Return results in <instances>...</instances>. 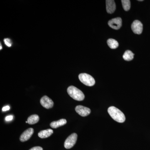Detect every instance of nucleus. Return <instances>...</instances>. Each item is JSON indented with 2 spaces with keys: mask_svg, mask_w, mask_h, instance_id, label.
Returning a JSON list of instances; mask_svg holds the SVG:
<instances>
[{
  "mask_svg": "<svg viewBox=\"0 0 150 150\" xmlns=\"http://www.w3.org/2000/svg\"><path fill=\"white\" fill-rule=\"evenodd\" d=\"M108 112L111 118L118 123H123L126 120L124 113L117 108L110 106L108 109Z\"/></svg>",
  "mask_w": 150,
  "mask_h": 150,
  "instance_id": "obj_1",
  "label": "nucleus"
},
{
  "mask_svg": "<svg viewBox=\"0 0 150 150\" xmlns=\"http://www.w3.org/2000/svg\"><path fill=\"white\" fill-rule=\"evenodd\" d=\"M67 92L69 95L75 100L82 101L84 99V94L82 91L74 86L69 87L67 89Z\"/></svg>",
  "mask_w": 150,
  "mask_h": 150,
  "instance_id": "obj_2",
  "label": "nucleus"
},
{
  "mask_svg": "<svg viewBox=\"0 0 150 150\" xmlns=\"http://www.w3.org/2000/svg\"><path fill=\"white\" fill-rule=\"evenodd\" d=\"M80 81L84 84L89 86H93L95 83L94 79L91 75L83 73L81 74L79 76Z\"/></svg>",
  "mask_w": 150,
  "mask_h": 150,
  "instance_id": "obj_3",
  "label": "nucleus"
},
{
  "mask_svg": "<svg viewBox=\"0 0 150 150\" xmlns=\"http://www.w3.org/2000/svg\"><path fill=\"white\" fill-rule=\"evenodd\" d=\"M77 134L73 133L67 138L64 143V147L67 149L72 148L76 144L77 139Z\"/></svg>",
  "mask_w": 150,
  "mask_h": 150,
  "instance_id": "obj_4",
  "label": "nucleus"
},
{
  "mask_svg": "<svg viewBox=\"0 0 150 150\" xmlns=\"http://www.w3.org/2000/svg\"><path fill=\"white\" fill-rule=\"evenodd\" d=\"M75 110L79 115L83 117L87 116L91 112V110L89 108L81 105H77L75 108Z\"/></svg>",
  "mask_w": 150,
  "mask_h": 150,
  "instance_id": "obj_5",
  "label": "nucleus"
},
{
  "mask_svg": "<svg viewBox=\"0 0 150 150\" xmlns=\"http://www.w3.org/2000/svg\"><path fill=\"white\" fill-rule=\"evenodd\" d=\"M122 19L121 18H116L112 19L108 22L109 26L111 28L115 30L120 29L122 26Z\"/></svg>",
  "mask_w": 150,
  "mask_h": 150,
  "instance_id": "obj_6",
  "label": "nucleus"
},
{
  "mask_svg": "<svg viewBox=\"0 0 150 150\" xmlns=\"http://www.w3.org/2000/svg\"><path fill=\"white\" fill-rule=\"evenodd\" d=\"M40 103L43 107L46 109H50L54 106V102L48 97L45 96L40 99Z\"/></svg>",
  "mask_w": 150,
  "mask_h": 150,
  "instance_id": "obj_7",
  "label": "nucleus"
},
{
  "mask_svg": "<svg viewBox=\"0 0 150 150\" xmlns=\"http://www.w3.org/2000/svg\"><path fill=\"white\" fill-rule=\"evenodd\" d=\"M131 29L134 33L141 34L143 31V24L139 21H135L131 25Z\"/></svg>",
  "mask_w": 150,
  "mask_h": 150,
  "instance_id": "obj_8",
  "label": "nucleus"
},
{
  "mask_svg": "<svg viewBox=\"0 0 150 150\" xmlns=\"http://www.w3.org/2000/svg\"><path fill=\"white\" fill-rule=\"evenodd\" d=\"M34 132V130L33 128H29L24 131L20 137L21 142H26L30 139L32 137Z\"/></svg>",
  "mask_w": 150,
  "mask_h": 150,
  "instance_id": "obj_9",
  "label": "nucleus"
},
{
  "mask_svg": "<svg viewBox=\"0 0 150 150\" xmlns=\"http://www.w3.org/2000/svg\"><path fill=\"white\" fill-rule=\"evenodd\" d=\"M106 11L108 13H114L116 9L115 1L113 0H106Z\"/></svg>",
  "mask_w": 150,
  "mask_h": 150,
  "instance_id": "obj_10",
  "label": "nucleus"
},
{
  "mask_svg": "<svg viewBox=\"0 0 150 150\" xmlns=\"http://www.w3.org/2000/svg\"><path fill=\"white\" fill-rule=\"evenodd\" d=\"M67 123V120L65 119H61L58 121H54L50 123V126L53 129H56L65 125Z\"/></svg>",
  "mask_w": 150,
  "mask_h": 150,
  "instance_id": "obj_11",
  "label": "nucleus"
},
{
  "mask_svg": "<svg viewBox=\"0 0 150 150\" xmlns=\"http://www.w3.org/2000/svg\"><path fill=\"white\" fill-rule=\"evenodd\" d=\"M53 130L51 129H47L46 130H43L38 133V136L41 139H45L50 137L53 134Z\"/></svg>",
  "mask_w": 150,
  "mask_h": 150,
  "instance_id": "obj_12",
  "label": "nucleus"
},
{
  "mask_svg": "<svg viewBox=\"0 0 150 150\" xmlns=\"http://www.w3.org/2000/svg\"><path fill=\"white\" fill-rule=\"evenodd\" d=\"M39 120V117L38 115L36 114H34L30 116L28 118V123L29 124H35V123H37Z\"/></svg>",
  "mask_w": 150,
  "mask_h": 150,
  "instance_id": "obj_13",
  "label": "nucleus"
},
{
  "mask_svg": "<svg viewBox=\"0 0 150 150\" xmlns=\"http://www.w3.org/2000/svg\"><path fill=\"white\" fill-rule=\"evenodd\" d=\"M134 55L132 51L128 50L123 54V59L126 61H131L134 59Z\"/></svg>",
  "mask_w": 150,
  "mask_h": 150,
  "instance_id": "obj_14",
  "label": "nucleus"
},
{
  "mask_svg": "<svg viewBox=\"0 0 150 150\" xmlns=\"http://www.w3.org/2000/svg\"><path fill=\"white\" fill-rule=\"evenodd\" d=\"M107 43L108 46L111 49H115L118 47V45H119L117 41L114 39H112V38L108 40Z\"/></svg>",
  "mask_w": 150,
  "mask_h": 150,
  "instance_id": "obj_15",
  "label": "nucleus"
},
{
  "mask_svg": "<svg viewBox=\"0 0 150 150\" xmlns=\"http://www.w3.org/2000/svg\"><path fill=\"white\" fill-rule=\"evenodd\" d=\"M122 6L125 11H128L131 8V1L129 0H122L121 1Z\"/></svg>",
  "mask_w": 150,
  "mask_h": 150,
  "instance_id": "obj_16",
  "label": "nucleus"
},
{
  "mask_svg": "<svg viewBox=\"0 0 150 150\" xmlns=\"http://www.w3.org/2000/svg\"><path fill=\"white\" fill-rule=\"evenodd\" d=\"M4 41L5 44L7 46H8V47H11L12 45V43L10 39H9V38H5L4 40Z\"/></svg>",
  "mask_w": 150,
  "mask_h": 150,
  "instance_id": "obj_17",
  "label": "nucleus"
},
{
  "mask_svg": "<svg viewBox=\"0 0 150 150\" xmlns=\"http://www.w3.org/2000/svg\"><path fill=\"white\" fill-rule=\"evenodd\" d=\"M29 150H43V149L40 146H35L31 148Z\"/></svg>",
  "mask_w": 150,
  "mask_h": 150,
  "instance_id": "obj_18",
  "label": "nucleus"
},
{
  "mask_svg": "<svg viewBox=\"0 0 150 150\" xmlns=\"http://www.w3.org/2000/svg\"><path fill=\"white\" fill-rule=\"evenodd\" d=\"M13 118V117L12 115H8L6 117L5 120L7 121H11L12 120Z\"/></svg>",
  "mask_w": 150,
  "mask_h": 150,
  "instance_id": "obj_19",
  "label": "nucleus"
},
{
  "mask_svg": "<svg viewBox=\"0 0 150 150\" xmlns=\"http://www.w3.org/2000/svg\"><path fill=\"white\" fill-rule=\"evenodd\" d=\"M10 108L9 106L8 105H7V106H4V107L3 108L2 111H7V110H9Z\"/></svg>",
  "mask_w": 150,
  "mask_h": 150,
  "instance_id": "obj_20",
  "label": "nucleus"
},
{
  "mask_svg": "<svg viewBox=\"0 0 150 150\" xmlns=\"http://www.w3.org/2000/svg\"><path fill=\"white\" fill-rule=\"evenodd\" d=\"M0 45H1V48H0V49H1H1H2V46L1 44H1H0Z\"/></svg>",
  "mask_w": 150,
  "mask_h": 150,
  "instance_id": "obj_21",
  "label": "nucleus"
},
{
  "mask_svg": "<svg viewBox=\"0 0 150 150\" xmlns=\"http://www.w3.org/2000/svg\"><path fill=\"white\" fill-rule=\"evenodd\" d=\"M139 1H143V0H139Z\"/></svg>",
  "mask_w": 150,
  "mask_h": 150,
  "instance_id": "obj_22",
  "label": "nucleus"
}]
</instances>
